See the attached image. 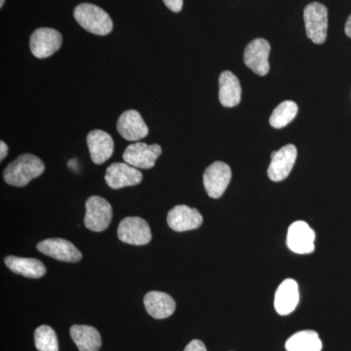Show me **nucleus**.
<instances>
[{
  "label": "nucleus",
  "mask_w": 351,
  "mask_h": 351,
  "mask_svg": "<svg viewBox=\"0 0 351 351\" xmlns=\"http://www.w3.org/2000/svg\"><path fill=\"white\" fill-rule=\"evenodd\" d=\"M184 351H207L206 346L199 339H193L186 346Z\"/></svg>",
  "instance_id": "nucleus-26"
},
{
  "label": "nucleus",
  "mask_w": 351,
  "mask_h": 351,
  "mask_svg": "<svg viewBox=\"0 0 351 351\" xmlns=\"http://www.w3.org/2000/svg\"><path fill=\"white\" fill-rule=\"evenodd\" d=\"M219 99L226 108L237 107L241 101V86L239 78L232 71H226L219 78Z\"/></svg>",
  "instance_id": "nucleus-19"
},
{
  "label": "nucleus",
  "mask_w": 351,
  "mask_h": 351,
  "mask_svg": "<svg viewBox=\"0 0 351 351\" xmlns=\"http://www.w3.org/2000/svg\"><path fill=\"white\" fill-rule=\"evenodd\" d=\"M161 154L162 149L160 145L138 142L126 147L123 152V159L126 163L138 169H152Z\"/></svg>",
  "instance_id": "nucleus-7"
},
{
  "label": "nucleus",
  "mask_w": 351,
  "mask_h": 351,
  "mask_svg": "<svg viewBox=\"0 0 351 351\" xmlns=\"http://www.w3.org/2000/svg\"><path fill=\"white\" fill-rule=\"evenodd\" d=\"M232 169L221 161L214 162L205 170L203 184L207 195L211 198H219L225 193L232 180Z\"/></svg>",
  "instance_id": "nucleus-8"
},
{
  "label": "nucleus",
  "mask_w": 351,
  "mask_h": 351,
  "mask_svg": "<svg viewBox=\"0 0 351 351\" xmlns=\"http://www.w3.org/2000/svg\"><path fill=\"white\" fill-rule=\"evenodd\" d=\"M285 348L288 351H321L322 341L315 331L304 330L291 336L286 341Z\"/></svg>",
  "instance_id": "nucleus-22"
},
{
  "label": "nucleus",
  "mask_w": 351,
  "mask_h": 351,
  "mask_svg": "<svg viewBox=\"0 0 351 351\" xmlns=\"http://www.w3.org/2000/svg\"><path fill=\"white\" fill-rule=\"evenodd\" d=\"M63 38L59 32L50 27H40L32 34L29 48L32 55L38 59L52 56L61 48Z\"/></svg>",
  "instance_id": "nucleus-6"
},
{
  "label": "nucleus",
  "mask_w": 351,
  "mask_h": 351,
  "mask_svg": "<svg viewBox=\"0 0 351 351\" xmlns=\"http://www.w3.org/2000/svg\"><path fill=\"white\" fill-rule=\"evenodd\" d=\"M4 2H5V0H0V7H3Z\"/></svg>",
  "instance_id": "nucleus-29"
},
{
  "label": "nucleus",
  "mask_w": 351,
  "mask_h": 351,
  "mask_svg": "<svg viewBox=\"0 0 351 351\" xmlns=\"http://www.w3.org/2000/svg\"><path fill=\"white\" fill-rule=\"evenodd\" d=\"M71 339L80 351H99L101 346L100 332L87 325H73L69 330Z\"/></svg>",
  "instance_id": "nucleus-21"
},
{
  "label": "nucleus",
  "mask_w": 351,
  "mask_h": 351,
  "mask_svg": "<svg viewBox=\"0 0 351 351\" xmlns=\"http://www.w3.org/2000/svg\"><path fill=\"white\" fill-rule=\"evenodd\" d=\"M202 223L203 218L199 211L186 205H177L170 210L167 216L168 226L171 230L178 232L196 230Z\"/></svg>",
  "instance_id": "nucleus-14"
},
{
  "label": "nucleus",
  "mask_w": 351,
  "mask_h": 351,
  "mask_svg": "<svg viewBox=\"0 0 351 351\" xmlns=\"http://www.w3.org/2000/svg\"><path fill=\"white\" fill-rule=\"evenodd\" d=\"M297 113L298 105L295 101H284L272 112L269 119L270 125L276 129L284 128L294 120Z\"/></svg>",
  "instance_id": "nucleus-23"
},
{
  "label": "nucleus",
  "mask_w": 351,
  "mask_h": 351,
  "mask_svg": "<svg viewBox=\"0 0 351 351\" xmlns=\"http://www.w3.org/2000/svg\"><path fill=\"white\" fill-rule=\"evenodd\" d=\"M117 235L120 241L137 246L149 244L152 237L149 223L140 217H127L122 219Z\"/></svg>",
  "instance_id": "nucleus-5"
},
{
  "label": "nucleus",
  "mask_w": 351,
  "mask_h": 351,
  "mask_svg": "<svg viewBox=\"0 0 351 351\" xmlns=\"http://www.w3.org/2000/svg\"><path fill=\"white\" fill-rule=\"evenodd\" d=\"M315 232L306 221H297L289 226L287 246L294 253L311 254L315 249Z\"/></svg>",
  "instance_id": "nucleus-10"
},
{
  "label": "nucleus",
  "mask_w": 351,
  "mask_h": 351,
  "mask_svg": "<svg viewBox=\"0 0 351 351\" xmlns=\"http://www.w3.org/2000/svg\"><path fill=\"white\" fill-rule=\"evenodd\" d=\"M73 17L85 31L96 36H107L113 29L110 16L101 7L91 3H82L75 7Z\"/></svg>",
  "instance_id": "nucleus-2"
},
{
  "label": "nucleus",
  "mask_w": 351,
  "mask_h": 351,
  "mask_svg": "<svg viewBox=\"0 0 351 351\" xmlns=\"http://www.w3.org/2000/svg\"><path fill=\"white\" fill-rule=\"evenodd\" d=\"M87 145L90 156L95 164L105 163L112 156L114 142L110 134L101 130H93L87 136Z\"/></svg>",
  "instance_id": "nucleus-16"
},
{
  "label": "nucleus",
  "mask_w": 351,
  "mask_h": 351,
  "mask_svg": "<svg viewBox=\"0 0 351 351\" xmlns=\"http://www.w3.org/2000/svg\"><path fill=\"white\" fill-rule=\"evenodd\" d=\"M105 180L110 189H119L137 186L143 181V174L130 164L115 162L108 166Z\"/></svg>",
  "instance_id": "nucleus-11"
},
{
  "label": "nucleus",
  "mask_w": 351,
  "mask_h": 351,
  "mask_svg": "<svg viewBox=\"0 0 351 351\" xmlns=\"http://www.w3.org/2000/svg\"><path fill=\"white\" fill-rule=\"evenodd\" d=\"M345 31L346 36L351 38V15L348 17V21H346Z\"/></svg>",
  "instance_id": "nucleus-28"
},
{
  "label": "nucleus",
  "mask_w": 351,
  "mask_h": 351,
  "mask_svg": "<svg viewBox=\"0 0 351 351\" xmlns=\"http://www.w3.org/2000/svg\"><path fill=\"white\" fill-rule=\"evenodd\" d=\"M38 250L44 255L66 263H77L82 261V254L68 240L49 239L39 242Z\"/></svg>",
  "instance_id": "nucleus-13"
},
{
  "label": "nucleus",
  "mask_w": 351,
  "mask_h": 351,
  "mask_svg": "<svg viewBox=\"0 0 351 351\" xmlns=\"http://www.w3.org/2000/svg\"><path fill=\"white\" fill-rule=\"evenodd\" d=\"M298 151L294 145H287L271 154V162L267 175L271 181L281 182L290 175L297 159Z\"/></svg>",
  "instance_id": "nucleus-12"
},
{
  "label": "nucleus",
  "mask_w": 351,
  "mask_h": 351,
  "mask_svg": "<svg viewBox=\"0 0 351 351\" xmlns=\"http://www.w3.org/2000/svg\"><path fill=\"white\" fill-rule=\"evenodd\" d=\"M269 41L263 38L254 39L245 48L244 63L256 75H267L269 71Z\"/></svg>",
  "instance_id": "nucleus-9"
},
{
  "label": "nucleus",
  "mask_w": 351,
  "mask_h": 351,
  "mask_svg": "<svg viewBox=\"0 0 351 351\" xmlns=\"http://www.w3.org/2000/svg\"><path fill=\"white\" fill-rule=\"evenodd\" d=\"M84 225L88 230L101 232L112 223V207L108 200L101 196H91L85 203Z\"/></svg>",
  "instance_id": "nucleus-3"
},
{
  "label": "nucleus",
  "mask_w": 351,
  "mask_h": 351,
  "mask_svg": "<svg viewBox=\"0 0 351 351\" xmlns=\"http://www.w3.org/2000/svg\"><path fill=\"white\" fill-rule=\"evenodd\" d=\"M144 304L147 313L156 319L170 317L176 311V302L170 295L159 291H152L144 298Z\"/></svg>",
  "instance_id": "nucleus-18"
},
{
  "label": "nucleus",
  "mask_w": 351,
  "mask_h": 351,
  "mask_svg": "<svg viewBox=\"0 0 351 351\" xmlns=\"http://www.w3.org/2000/svg\"><path fill=\"white\" fill-rule=\"evenodd\" d=\"M304 24L307 38L313 43L322 44L326 41L328 29V10L319 2H313L304 8Z\"/></svg>",
  "instance_id": "nucleus-4"
},
{
  "label": "nucleus",
  "mask_w": 351,
  "mask_h": 351,
  "mask_svg": "<svg viewBox=\"0 0 351 351\" xmlns=\"http://www.w3.org/2000/svg\"><path fill=\"white\" fill-rule=\"evenodd\" d=\"M117 129L122 138L131 142L142 140L149 134V127L140 112L135 110H126L120 115Z\"/></svg>",
  "instance_id": "nucleus-15"
},
{
  "label": "nucleus",
  "mask_w": 351,
  "mask_h": 351,
  "mask_svg": "<svg viewBox=\"0 0 351 351\" xmlns=\"http://www.w3.org/2000/svg\"><path fill=\"white\" fill-rule=\"evenodd\" d=\"M7 154H8V145H6V143H4L3 141L0 142V160H4V158L7 156Z\"/></svg>",
  "instance_id": "nucleus-27"
},
{
  "label": "nucleus",
  "mask_w": 351,
  "mask_h": 351,
  "mask_svg": "<svg viewBox=\"0 0 351 351\" xmlns=\"http://www.w3.org/2000/svg\"><path fill=\"white\" fill-rule=\"evenodd\" d=\"M6 267L16 274H20L27 278H40L45 276L46 267L38 258L15 257L7 256Z\"/></svg>",
  "instance_id": "nucleus-20"
},
{
  "label": "nucleus",
  "mask_w": 351,
  "mask_h": 351,
  "mask_svg": "<svg viewBox=\"0 0 351 351\" xmlns=\"http://www.w3.org/2000/svg\"><path fill=\"white\" fill-rule=\"evenodd\" d=\"M163 2L166 7L174 13L181 12L184 5V0H163Z\"/></svg>",
  "instance_id": "nucleus-25"
},
{
  "label": "nucleus",
  "mask_w": 351,
  "mask_h": 351,
  "mask_svg": "<svg viewBox=\"0 0 351 351\" xmlns=\"http://www.w3.org/2000/svg\"><path fill=\"white\" fill-rule=\"evenodd\" d=\"M300 302L299 286L294 279H285L277 288L274 307L280 315H289L295 311Z\"/></svg>",
  "instance_id": "nucleus-17"
},
{
  "label": "nucleus",
  "mask_w": 351,
  "mask_h": 351,
  "mask_svg": "<svg viewBox=\"0 0 351 351\" xmlns=\"http://www.w3.org/2000/svg\"><path fill=\"white\" fill-rule=\"evenodd\" d=\"M45 165L39 157L22 154L9 164L3 172L4 181L10 186L24 188L29 182L43 174Z\"/></svg>",
  "instance_id": "nucleus-1"
},
{
  "label": "nucleus",
  "mask_w": 351,
  "mask_h": 351,
  "mask_svg": "<svg viewBox=\"0 0 351 351\" xmlns=\"http://www.w3.org/2000/svg\"><path fill=\"white\" fill-rule=\"evenodd\" d=\"M34 343L38 351H59L56 332L47 325H41L36 330Z\"/></svg>",
  "instance_id": "nucleus-24"
}]
</instances>
